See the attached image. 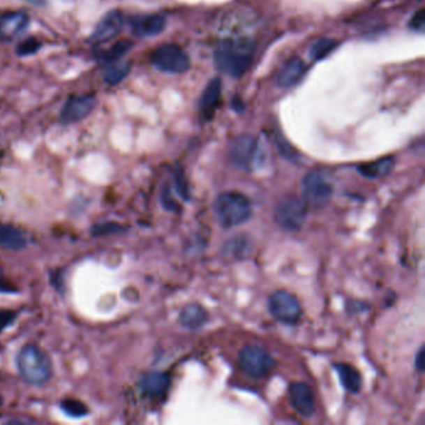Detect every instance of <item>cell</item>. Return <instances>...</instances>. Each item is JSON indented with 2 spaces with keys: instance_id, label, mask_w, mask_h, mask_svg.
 Masks as SVG:
<instances>
[{
  "instance_id": "cell-1",
  "label": "cell",
  "mask_w": 425,
  "mask_h": 425,
  "mask_svg": "<svg viewBox=\"0 0 425 425\" xmlns=\"http://www.w3.org/2000/svg\"><path fill=\"white\" fill-rule=\"evenodd\" d=\"M214 212L222 228H232L245 223L252 215V204L247 196L237 191H226L217 196Z\"/></svg>"
},
{
  "instance_id": "cell-2",
  "label": "cell",
  "mask_w": 425,
  "mask_h": 425,
  "mask_svg": "<svg viewBox=\"0 0 425 425\" xmlns=\"http://www.w3.org/2000/svg\"><path fill=\"white\" fill-rule=\"evenodd\" d=\"M19 374L28 385H44L52 377V361L38 345L28 344L19 352L17 358Z\"/></svg>"
},
{
  "instance_id": "cell-3",
  "label": "cell",
  "mask_w": 425,
  "mask_h": 425,
  "mask_svg": "<svg viewBox=\"0 0 425 425\" xmlns=\"http://www.w3.org/2000/svg\"><path fill=\"white\" fill-rule=\"evenodd\" d=\"M216 66L233 77L244 75L252 63V47L246 41H225L215 52Z\"/></svg>"
},
{
  "instance_id": "cell-4",
  "label": "cell",
  "mask_w": 425,
  "mask_h": 425,
  "mask_svg": "<svg viewBox=\"0 0 425 425\" xmlns=\"http://www.w3.org/2000/svg\"><path fill=\"white\" fill-rule=\"evenodd\" d=\"M307 204L304 200L293 195H288L281 198L278 204L274 209V222L278 228L288 231L296 232L301 230L306 222L307 217Z\"/></svg>"
},
{
  "instance_id": "cell-5",
  "label": "cell",
  "mask_w": 425,
  "mask_h": 425,
  "mask_svg": "<svg viewBox=\"0 0 425 425\" xmlns=\"http://www.w3.org/2000/svg\"><path fill=\"white\" fill-rule=\"evenodd\" d=\"M303 200L311 207H325L332 197L333 186L326 172L313 170L302 181Z\"/></svg>"
},
{
  "instance_id": "cell-6",
  "label": "cell",
  "mask_w": 425,
  "mask_h": 425,
  "mask_svg": "<svg viewBox=\"0 0 425 425\" xmlns=\"http://www.w3.org/2000/svg\"><path fill=\"white\" fill-rule=\"evenodd\" d=\"M239 363L241 369L253 378H264L276 367L274 358L260 345H246L239 352Z\"/></svg>"
},
{
  "instance_id": "cell-7",
  "label": "cell",
  "mask_w": 425,
  "mask_h": 425,
  "mask_svg": "<svg viewBox=\"0 0 425 425\" xmlns=\"http://www.w3.org/2000/svg\"><path fill=\"white\" fill-rule=\"evenodd\" d=\"M152 65L166 73L181 74L188 70L190 59L176 44H165L156 47L150 57Z\"/></svg>"
},
{
  "instance_id": "cell-8",
  "label": "cell",
  "mask_w": 425,
  "mask_h": 425,
  "mask_svg": "<svg viewBox=\"0 0 425 425\" xmlns=\"http://www.w3.org/2000/svg\"><path fill=\"white\" fill-rule=\"evenodd\" d=\"M268 307L274 318L285 325H296L302 315V307L297 297L285 290L271 294Z\"/></svg>"
},
{
  "instance_id": "cell-9",
  "label": "cell",
  "mask_w": 425,
  "mask_h": 425,
  "mask_svg": "<svg viewBox=\"0 0 425 425\" xmlns=\"http://www.w3.org/2000/svg\"><path fill=\"white\" fill-rule=\"evenodd\" d=\"M257 155V140L251 135H239L228 147V158L231 163L239 170L250 171Z\"/></svg>"
},
{
  "instance_id": "cell-10",
  "label": "cell",
  "mask_w": 425,
  "mask_h": 425,
  "mask_svg": "<svg viewBox=\"0 0 425 425\" xmlns=\"http://www.w3.org/2000/svg\"><path fill=\"white\" fill-rule=\"evenodd\" d=\"M95 105H96V99L91 94L70 96L61 110L60 121L63 124L82 121V119L90 115Z\"/></svg>"
},
{
  "instance_id": "cell-11",
  "label": "cell",
  "mask_w": 425,
  "mask_h": 425,
  "mask_svg": "<svg viewBox=\"0 0 425 425\" xmlns=\"http://www.w3.org/2000/svg\"><path fill=\"white\" fill-rule=\"evenodd\" d=\"M292 407L303 418H311L315 412V396L307 383L296 382L290 385Z\"/></svg>"
},
{
  "instance_id": "cell-12",
  "label": "cell",
  "mask_w": 425,
  "mask_h": 425,
  "mask_svg": "<svg viewBox=\"0 0 425 425\" xmlns=\"http://www.w3.org/2000/svg\"><path fill=\"white\" fill-rule=\"evenodd\" d=\"M123 13L119 10H112L103 17L91 36V43L101 44L106 41L112 40L117 38L123 29Z\"/></svg>"
},
{
  "instance_id": "cell-13",
  "label": "cell",
  "mask_w": 425,
  "mask_h": 425,
  "mask_svg": "<svg viewBox=\"0 0 425 425\" xmlns=\"http://www.w3.org/2000/svg\"><path fill=\"white\" fill-rule=\"evenodd\" d=\"M29 24L28 14L23 12L6 13L0 18V40L4 43L18 38Z\"/></svg>"
},
{
  "instance_id": "cell-14",
  "label": "cell",
  "mask_w": 425,
  "mask_h": 425,
  "mask_svg": "<svg viewBox=\"0 0 425 425\" xmlns=\"http://www.w3.org/2000/svg\"><path fill=\"white\" fill-rule=\"evenodd\" d=\"M304 74H306V65L302 59L292 58L288 61H285L281 68L276 77V82L280 88H292L301 82Z\"/></svg>"
},
{
  "instance_id": "cell-15",
  "label": "cell",
  "mask_w": 425,
  "mask_h": 425,
  "mask_svg": "<svg viewBox=\"0 0 425 425\" xmlns=\"http://www.w3.org/2000/svg\"><path fill=\"white\" fill-rule=\"evenodd\" d=\"M179 320L181 325L187 329L196 331L207 323L209 315L202 306H200L197 303H191L182 308Z\"/></svg>"
},
{
  "instance_id": "cell-16",
  "label": "cell",
  "mask_w": 425,
  "mask_h": 425,
  "mask_svg": "<svg viewBox=\"0 0 425 425\" xmlns=\"http://www.w3.org/2000/svg\"><path fill=\"white\" fill-rule=\"evenodd\" d=\"M166 27V20L161 15H146L135 19L133 30L139 36H155L163 33Z\"/></svg>"
},
{
  "instance_id": "cell-17",
  "label": "cell",
  "mask_w": 425,
  "mask_h": 425,
  "mask_svg": "<svg viewBox=\"0 0 425 425\" xmlns=\"http://www.w3.org/2000/svg\"><path fill=\"white\" fill-rule=\"evenodd\" d=\"M169 385L167 374L161 372L149 373L140 382L141 390L150 396H163L169 389Z\"/></svg>"
},
{
  "instance_id": "cell-18",
  "label": "cell",
  "mask_w": 425,
  "mask_h": 425,
  "mask_svg": "<svg viewBox=\"0 0 425 425\" xmlns=\"http://www.w3.org/2000/svg\"><path fill=\"white\" fill-rule=\"evenodd\" d=\"M396 160L392 156L378 158L371 163H361L358 166V172L367 179H380L388 175L394 167Z\"/></svg>"
},
{
  "instance_id": "cell-19",
  "label": "cell",
  "mask_w": 425,
  "mask_h": 425,
  "mask_svg": "<svg viewBox=\"0 0 425 425\" xmlns=\"http://www.w3.org/2000/svg\"><path fill=\"white\" fill-rule=\"evenodd\" d=\"M333 368L338 373L344 389L348 390L350 393H353V394L361 390V374L355 367H352L350 364H345V363H337V364L333 366Z\"/></svg>"
},
{
  "instance_id": "cell-20",
  "label": "cell",
  "mask_w": 425,
  "mask_h": 425,
  "mask_svg": "<svg viewBox=\"0 0 425 425\" xmlns=\"http://www.w3.org/2000/svg\"><path fill=\"white\" fill-rule=\"evenodd\" d=\"M27 246V239L18 228H13L0 221V247L6 250H23Z\"/></svg>"
},
{
  "instance_id": "cell-21",
  "label": "cell",
  "mask_w": 425,
  "mask_h": 425,
  "mask_svg": "<svg viewBox=\"0 0 425 425\" xmlns=\"http://www.w3.org/2000/svg\"><path fill=\"white\" fill-rule=\"evenodd\" d=\"M222 91V84L221 80L218 77L212 79L207 87L204 88V93L201 95V99H200V110L202 111L204 114H209L212 112L215 109L220 98H221Z\"/></svg>"
},
{
  "instance_id": "cell-22",
  "label": "cell",
  "mask_w": 425,
  "mask_h": 425,
  "mask_svg": "<svg viewBox=\"0 0 425 425\" xmlns=\"http://www.w3.org/2000/svg\"><path fill=\"white\" fill-rule=\"evenodd\" d=\"M128 71H130V64L128 63L117 61V63L107 65V69L104 74V79L107 84L117 85L119 82H123L124 79L128 76Z\"/></svg>"
},
{
  "instance_id": "cell-23",
  "label": "cell",
  "mask_w": 425,
  "mask_h": 425,
  "mask_svg": "<svg viewBox=\"0 0 425 425\" xmlns=\"http://www.w3.org/2000/svg\"><path fill=\"white\" fill-rule=\"evenodd\" d=\"M338 41L336 39H320L313 43L311 47V57L313 60H322L326 58L337 47Z\"/></svg>"
},
{
  "instance_id": "cell-24",
  "label": "cell",
  "mask_w": 425,
  "mask_h": 425,
  "mask_svg": "<svg viewBox=\"0 0 425 425\" xmlns=\"http://www.w3.org/2000/svg\"><path fill=\"white\" fill-rule=\"evenodd\" d=\"M130 47H131V44H130L128 40L117 43L114 47H111L110 50H107L106 53L101 55L100 61L105 65H110L112 64V63L120 61L124 55L128 53Z\"/></svg>"
},
{
  "instance_id": "cell-25",
  "label": "cell",
  "mask_w": 425,
  "mask_h": 425,
  "mask_svg": "<svg viewBox=\"0 0 425 425\" xmlns=\"http://www.w3.org/2000/svg\"><path fill=\"white\" fill-rule=\"evenodd\" d=\"M60 405H61V409L64 410L65 413L70 415V417H75V418L85 417L89 413L87 405L80 401H77V399L68 398V399H64Z\"/></svg>"
},
{
  "instance_id": "cell-26",
  "label": "cell",
  "mask_w": 425,
  "mask_h": 425,
  "mask_svg": "<svg viewBox=\"0 0 425 425\" xmlns=\"http://www.w3.org/2000/svg\"><path fill=\"white\" fill-rule=\"evenodd\" d=\"M225 248L228 250V255H233V257L241 256V255H245L246 248H247V242L245 239H232L231 241H228V244L225 245Z\"/></svg>"
},
{
  "instance_id": "cell-27",
  "label": "cell",
  "mask_w": 425,
  "mask_h": 425,
  "mask_svg": "<svg viewBox=\"0 0 425 425\" xmlns=\"http://www.w3.org/2000/svg\"><path fill=\"white\" fill-rule=\"evenodd\" d=\"M39 47H40V43L36 39L30 38V39H27V40H24L23 43L19 44L18 47H17V53L22 57H27L30 54L36 53Z\"/></svg>"
},
{
  "instance_id": "cell-28",
  "label": "cell",
  "mask_w": 425,
  "mask_h": 425,
  "mask_svg": "<svg viewBox=\"0 0 425 425\" xmlns=\"http://www.w3.org/2000/svg\"><path fill=\"white\" fill-rule=\"evenodd\" d=\"M409 28L414 30V31H418V33L424 31L425 10L423 8L415 13L413 15V18L410 19V22H409Z\"/></svg>"
},
{
  "instance_id": "cell-29",
  "label": "cell",
  "mask_w": 425,
  "mask_h": 425,
  "mask_svg": "<svg viewBox=\"0 0 425 425\" xmlns=\"http://www.w3.org/2000/svg\"><path fill=\"white\" fill-rule=\"evenodd\" d=\"M17 315L9 311V309H1L0 311V331L6 329V327H9V325H12L14 320H15Z\"/></svg>"
},
{
  "instance_id": "cell-30",
  "label": "cell",
  "mask_w": 425,
  "mask_h": 425,
  "mask_svg": "<svg viewBox=\"0 0 425 425\" xmlns=\"http://www.w3.org/2000/svg\"><path fill=\"white\" fill-rule=\"evenodd\" d=\"M104 230H107V233L117 232L120 230L119 228V225H115V223H106V225H99V226H95L94 228L93 233L94 234H101V233L104 232Z\"/></svg>"
},
{
  "instance_id": "cell-31",
  "label": "cell",
  "mask_w": 425,
  "mask_h": 425,
  "mask_svg": "<svg viewBox=\"0 0 425 425\" xmlns=\"http://www.w3.org/2000/svg\"><path fill=\"white\" fill-rule=\"evenodd\" d=\"M424 348L422 347V348H420L419 350V352H418V353H417V355H415V368H417L418 371H420V372H422V371L424 369Z\"/></svg>"
},
{
  "instance_id": "cell-32",
  "label": "cell",
  "mask_w": 425,
  "mask_h": 425,
  "mask_svg": "<svg viewBox=\"0 0 425 425\" xmlns=\"http://www.w3.org/2000/svg\"><path fill=\"white\" fill-rule=\"evenodd\" d=\"M1 404H3V399H1V396H0V407H1Z\"/></svg>"
}]
</instances>
